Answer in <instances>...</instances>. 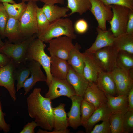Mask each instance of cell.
<instances>
[{
    "label": "cell",
    "mask_w": 133,
    "mask_h": 133,
    "mask_svg": "<svg viewBox=\"0 0 133 133\" xmlns=\"http://www.w3.org/2000/svg\"><path fill=\"white\" fill-rule=\"evenodd\" d=\"M41 90L40 88H35L27 97L28 114L31 118L35 119L38 126L51 131L53 127L51 100L42 96Z\"/></svg>",
    "instance_id": "cell-1"
},
{
    "label": "cell",
    "mask_w": 133,
    "mask_h": 133,
    "mask_svg": "<svg viewBox=\"0 0 133 133\" xmlns=\"http://www.w3.org/2000/svg\"><path fill=\"white\" fill-rule=\"evenodd\" d=\"M112 112L106 104L96 109L84 126L87 133H90L94 126L101 121L109 120Z\"/></svg>",
    "instance_id": "cell-20"
},
{
    "label": "cell",
    "mask_w": 133,
    "mask_h": 133,
    "mask_svg": "<svg viewBox=\"0 0 133 133\" xmlns=\"http://www.w3.org/2000/svg\"><path fill=\"white\" fill-rule=\"evenodd\" d=\"M39 1L45 4L49 5H54L56 4H64V0H39Z\"/></svg>",
    "instance_id": "cell-46"
},
{
    "label": "cell",
    "mask_w": 133,
    "mask_h": 133,
    "mask_svg": "<svg viewBox=\"0 0 133 133\" xmlns=\"http://www.w3.org/2000/svg\"><path fill=\"white\" fill-rule=\"evenodd\" d=\"M37 37L36 34L21 42L12 43L9 42L4 43L0 48V52L12 59L17 66L26 61L27 50L30 43Z\"/></svg>",
    "instance_id": "cell-5"
},
{
    "label": "cell",
    "mask_w": 133,
    "mask_h": 133,
    "mask_svg": "<svg viewBox=\"0 0 133 133\" xmlns=\"http://www.w3.org/2000/svg\"><path fill=\"white\" fill-rule=\"evenodd\" d=\"M90 133H111L109 120L103 121L101 123L95 126Z\"/></svg>",
    "instance_id": "cell-38"
},
{
    "label": "cell",
    "mask_w": 133,
    "mask_h": 133,
    "mask_svg": "<svg viewBox=\"0 0 133 133\" xmlns=\"http://www.w3.org/2000/svg\"><path fill=\"white\" fill-rule=\"evenodd\" d=\"M46 47L44 42L38 38L34 39L30 43L28 46L25 60H33L41 65L45 72L47 79L46 83L48 86L53 77L50 69V57L49 56L45 51Z\"/></svg>",
    "instance_id": "cell-3"
},
{
    "label": "cell",
    "mask_w": 133,
    "mask_h": 133,
    "mask_svg": "<svg viewBox=\"0 0 133 133\" xmlns=\"http://www.w3.org/2000/svg\"><path fill=\"white\" fill-rule=\"evenodd\" d=\"M1 106L0 98V130H2L4 133H7L10 131V126L5 120L4 116L6 114L3 112Z\"/></svg>",
    "instance_id": "cell-40"
},
{
    "label": "cell",
    "mask_w": 133,
    "mask_h": 133,
    "mask_svg": "<svg viewBox=\"0 0 133 133\" xmlns=\"http://www.w3.org/2000/svg\"><path fill=\"white\" fill-rule=\"evenodd\" d=\"M70 98L71 100L72 105L70 111L67 113L68 126L75 130L82 125L81 105L83 98L75 95Z\"/></svg>",
    "instance_id": "cell-17"
},
{
    "label": "cell",
    "mask_w": 133,
    "mask_h": 133,
    "mask_svg": "<svg viewBox=\"0 0 133 133\" xmlns=\"http://www.w3.org/2000/svg\"><path fill=\"white\" fill-rule=\"evenodd\" d=\"M30 69V76L24 82L23 87L25 92L24 95H26L35 85L39 81H46V75L42 72L41 65L36 61L32 60L26 61Z\"/></svg>",
    "instance_id": "cell-14"
},
{
    "label": "cell",
    "mask_w": 133,
    "mask_h": 133,
    "mask_svg": "<svg viewBox=\"0 0 133 133\" xmlns=\"http://www.w3.org/2000/svg\"><path fill=\"white\" fill-rule=\"evenodd\" d=\"M38 7L36 2H28L25 11L18 20L24 40L38 32L37 19V9Z\"/></svg>",
    "instance_id": "cell-4"
},
{
    "label": "cell",
    "mask_w": 133,
    "mask_h": 133,
    "mask_svg": "<svg viewBox=\"0 0 133 133\" xmlns=\"http://www.w3.org/2000/svg\"><path fill=\"white\" fill-rule=\"evenodd\" d=\"M72 40L66 36L52 39L48 43L47 50L50 56H55L67 61L74 45Z\"/></svg>",
    "instance_id": "cell-8"
},
{
    "label": "cell",
    "mask_w": 133,
    "mask_h": 133,
    "mask_svg": "<svg viewBox=\"0 0 133 133\" xmlns=\"http://www.w3.org/2000/svg\"><path fill=\"white\" fill-rule=\"evenodd\" d=\"M4 43L1 39V37L0 36V48L2 46L4 45Z\"/></svg>",
    "instance_id": "cell-49"
},
{
    "label": "cell",
    "mask_w": 133,
    "mask_h": 133,
    "mask_svg": "<svg viewBox=\"0 0 133 133\" xmlns=\"http://www.w3.org/2000/svg\"><path fill=\"white\" fill-rule=\"evenodd\" d=\"M37 126V123L34 121L28 122L25 125L23 129L20 132V133H34L35 129Z\"/></svg>",
    "instance_id": "cell-41"
},
{
    "label": "cell",
    "mask_w": 133,
    "mask_h": 133,
    "mask_svg": "<svg viewBox=\"0 0 133 133\" xmlns=\"http://www.w3.org/2000/svg\"><path fill=\"white\" fill-rule=\"evenodd\" d=\"M113 46L118 52L133 55V33H125L116 37Z\"/></svg>",
    "instance_id": "cell-27"
},
{
    "label": "cell",
    "mask_w": 133,
    "mask_h": 133,
    "mask_svg": "<svg viewBox=\"0 0 133 133\" xmlns=\"http://www.w3.org/2000/svg\"><path fill=\"white\" fill-rule=\"evenodd\" d=\"M113 13L109 22L110 30L116 37L126 33L127 26L130 10L125 7L116 5H110Z\"/></svg>",
    "instance_id": "cell-6"
},
{
    "label": "cell",
    "mask_w": 133,
    "mask_h": 133,
    "mask_svg": "<svg viewBox=\"0 0 133 133\" xmlns=\"http://www.w3.org/2000/svg\"><path fill=\"white\" fill-rule=\"evenodd\" d=\"M107 6L116 5L121 6L133 10V0H100Z\"/></svg>",
    "instance_id": "cell-37"
},
{
    "label": "cell",
    "mask_w": 133,
    "mask_h": 133,
    "mask_svg": "<svg viewBox=\"0 0 133 133\" xmlns=\"http://www.w3.org/2000/svg\"><path fill=\"white\" fill-rule=\"evenodd\" d=\"M17 66L11 59L6 65L0 68V86L4 87L7 90L14 101H16L17 98L13 73Z\"/></svg>",
    "instance_id": "cell-12"
},
{
    "label": "cell",
    "mask_w": 133,
    "mask_h": 133,
    "mask_svg": "<svg viewBox=\"0 0 133 133\" xmlns=\"http://www.w3.org/2000/svg\"><path fill=\"white\" fill-rule=\"evenodd\" d=\"M66 79L74 88L76 95L83 98L89 83L84 75L77 72L70 65Z\"/></svg>",
    "instance_id": "cell-18"
},
{
    "label": "cell",
    "mask_w": 133,
    "mask_h": 133,
    "mask_svg": "<svg viewBox=\"0 0 133 133\" xmlns=\"http://www.w3.org/2000/svg\"><path fill=\"white\" fill-rule=\"evenodd\" d=\"M37 133H70V130L67 128L65 129L55 130H54L51 131H48L47 130H43L39 129Z\"/></svg>",
    "instance_id": "cell-45"
},
{
    "label": "cell",
    "mask_w": 133,
    "mask_h": 133,
    "mask_svg": "<svg viewBox=\"0 0 133 133\" xmlns=\"http://www.w3.org/2000/svg\"><path fill=\"white\" fill-rule=\"evenodd\" d=\"M74 31L78 33L83 34L86 32L88 28L87 22L83 19L77 21L73 26Z\"/></svg>",
    "instance_id": "cell-39"
},
{
    "label": "cell",
    "mask_w": 133,
    "mask_h": 133,
    "mask_svg": "<svg viewBox=\"0 0 133 133\" xmlns=\"http://www.w3.org/2000/svg\"><path fill=\"white\" fill-rule=\"evenodd\" d=\"M66 7L71 10L70 15L75 13L82 15L90 10L91 6L90 0H67Z\"/></svg>",
    "instance_id": "cell-29"
},
{
    "label": "cell",
    "mask_w": 133,
    "mask_h": 133,
    "mask_svg": "<svg viewBox=\"0 0 133 133\" xmlns=\"http://www.w3.org/2000/svg\"><path fill=\"white\" fill-rule=\"evenodd\" d=\"M2 4L9 17L17 20L19 19L26 7V4L23 1L18 3Z\"/></svg>",
    "instance_id": "cell-30"
},
{
    "label": "cell",
    "mask_w": 133,
    "mask_h": 133,
    "mask_svg": "<svg viewBox=\"0 0 133 133\" xmlns=\"http://www.w3.org/2000/svg\"><path fill=\"white\" fill-rule=\"evenodd\" d=\"M98 35L92 45L85 51V52L94 53L98 50L104 47L113 46L116 37L111 31L104 30L98 27L96 28Z\"/></svg>",
    "instance_id": "cell-15"
},
{
    "label": "cell",
    "mask_w": 133,
    "mask_h": 133,
    "mask_svg": "<svg viewBox=\"0 0 133 133\" xmlns=\"http://www.w3.org/2000/svg\"><path fill=\"white\" fill-rule=\"evenodd\" d=\"M49 90L45 97L51 100L61 96H65L70 98L76 95L74 88L66 79H62L53 77L48 86Z\"/></svg>",
    "instance_id": "cell-9"
},
{
    "label": "cell",
    "mask_w": 133,
    "mask_h": 133,
    "mask_svg": "<svg viewBox=\"0 0 133 133\" xmlns=\"http://www.w3.org/2000/svg\"><path fill=\"white\" fill-rule=\"evenodd\" d=\"M83 53L84 62L83 75L89 82L96 83L99 74L105 71L93 53L85 52Z\"/></svg>",
    "instance_id": "cell-13"
},
{
    "label": "cell",
    "mask_w": 133,
    "mask_h": 133,
    "mask_svg": "<svg viewBox=\"0 0 133 133\" xmlns=\"http://www.w3.org/2000/svg\"><path fill=\"white\" fill-rule=\"evenodd\" d=\"M81 49L80 45L76 43L70 52L67 61L76 72L83 75L84 55L83 53L80 51Z\"/></svg>",
    "instance_id": "cell-23"
},
{
    "label": "cell",
    "mask_w": 133,
    "mask_h": 133,
    "mask_svg": "<svg viewBox=\"0 0 133 133\" xmlns=\"http://www.w3.org/2000/svg\"><path fill=\"white\" fill-rule=\"evenodd\" d=\"M126 112L112 113L109 119L111 133H124L123 120Z\"/></svg>",
    "instance_id": "cell-31"
},
{
    "label": "cell",
    "mask_w": 133,
    "mask_h": 133,
    "mask_svg": "<svg viewBox=\"0 0 133 133\" xmlns=\"http://www.w3.org/2000/svg\"><path fill=\"white\" fill-rule=\"evenodd\" d=\"M65 105L62 103L57 107L52 108L54 130H64L69 127L67 113L65 108Z\"/></svg>",
    "instance_id": "cell-24"
},
{
    "label": "cell",
    "mask_w": 133,
    "mask_h": 133,
    "mask_svg": "<svg viewBox=\"0 0 133 133\" xmlns=\"http://www.w3.org/2000/svg\"><path fill=\"white\" fill-rule=\"evenodd\" d=\"M22 1H23L24 2H29L30 1H33L35 2H36L37 1H39V0H22Z\"/></svg>",
    "instance_id": "cell-48"
},
{
    "label": "cell",
    "mask_w": 133,
    "mask_h": 133,
    "mask_svg": "<svg viewBox=\"0 0 133 133\" xmlns=\"http://www.w3.org/2000/svg\"><path fill=\"white\" fill-rule=\"evenodd\" d=\"M126 33H133V10H131L130 11Z\"/></svg>",
    "instance_id": "cell-42"
},
{
    "label": "cell",
    "mask_w": 133,
    "mask_h": 133,
    "mask_svg": "<svg viewBox=\"0 0 133 133\" xmlns=\"http://www.w3.org/2000/svg\"><path fill=\"white\" fill-rule=\"evenodd\" d=\"M95 109L91 103L83 99L81 105V120L82 125L84 126Z\"/></svg>",
    "instance_id": "cell-33"
},
{
    "label": "cell",
    "mask_w": 133,
    "mask_h": 133,
    "mask_svg": "<svg viewBox=\"0 0 133 133\" xmlns=\"http://www.w3.org/2000/svg\"><path fill=\"white\" fill-rule=\"evenodd\" d=\"M128 107V111H133V87L130 89L127 95Z\"/></svg>",
    "instance_id": "cell-43"
},
{
    "label": "cell",
    "mask_w": 133,
    "mask_h": 133,
    "mask_svg": "<svg viewBox=\"0 0 133 133\" xmlns=\"http://www.w3.org/2000/svg\"><path fill=\"white\" fill-rule=\"evenodd\" d=\"M91 6L90 10L98 24V27L107 30L106 22L111 20L113 13L110 6L105 5L100 0H90Z\"/></svg>",
    "instance_id": "cell-10"
},
{
    "label": "cell",
    "mask_w": 133,
    "mask_h": 133,
    "mask_svg": "<svg viewBox=\"0 0 133 133\" xmlns=\"http://www.w3.org/2000/svg\"><path fill=\"white\" fill-rule=\"evenodd\" d=\"M106 95H118L115 83L110 72L104 71L99 75L96 83Z\"/></svg>",
    "instance_id": "cell-19"
},
{
    "label": "cell",
    "mask_w": 133,
    "mask_h": 133,
    "mask_svg": "<svg viewBox=\"0 0 133 133\" xmlns=\"http://www.w3.org/2000/svg\"><path fill=\"white\" fill-rule=\"evenodd\" d=\"M50 71L53 77L66 79L70 65L67 61L55 56H50Z\"/></svg>",
    "instance_id": "cell-22"
},
{
    "label": "cell",
    "mask_w": 133,
    "mask_h": 133,
    "mask_svg": "<svg viewBox=\"0 0 133 133\" xmlns=\"http://www.w3.org/2000/svg\"><path fill=\"white\" fill-rule=\"evenodd\" d=\"M30 73V69L26 61L21 63L16 67L14 71L13 75L15 80L17 82L16 85L17 92L23 88L24 82L28 78Z\"/></svg>",
    "instance_id": "cell-28"
},
{
    "label": "cell",
    "mask_w": 133,
    "mask_h": 133,
    "mask_svg": "<svg viewBox=\"0 0 133 133\" xmlns=\"http://www.w3.org/2000/svg\"><path fill=\"white\" fill-rule=\"evenodd\" d=\"M118 95L128 94L133 87V69L128 70L118 66L110 72Z\"/></svg>",
    "instance_id": "cell-7"
},
{
    "label": "cell",
    "mask_w": 133,
    "mask_h": 133,
    "mask_svg": "<svg viewBox=\"0 0 133 133\" xmlns=\"http://www.w3.org/2000/svg\"><path fill=\"white\" fill-rule=\"evenodd\" d=\"M0 0L2 3H7L13 4L16 3L13 0Z\"/></svg>",
    "instance_id": "cell-47"
},
{
    "label": "cell",
    "mask_w": 133,
    "mask_h": 133,
    "mask_svg": "<svg viewBox=\"0 0 133 133\" xmlns=\"http://www.w3.org/2000/svg\"><path fill=\"white\" fill-rule=\"evenodd\" d=\"M74 31L73 23L70 19L60 18L50 23L44 31L36 34L37 38L47 43L52 39L62 36L75 39L76 35Z\"/></svg>",
    "instance_id": "cell-2"
},
{
    "label": "cell",
    "mask_w": 133,
    "mask_h": 133,
    "mask_svg": "<svg viewBox=\"0 0 133 133\" xmlns=\"http://www.w3.org/2000/svg\"><path fill=\"white\" fill-rule=\"evenodd\" d=\"M124 133L133 132V111H127L124 114L123 123Z\"/></svg>",
    "instance_id": "cell-35"
},
{
    "label": "cell",
    "mask_w": 133,
    "mask_h": 133,
    "mask_svg": "<svg viewBox=\"0 0 133 133\" xmlns=\"http://www.w3.org/2000/svg\"><path fill=\"white\" fill-rule=\"evenodd\" d=\"M2 4V3L1 2L0 0V7L1 6V5Z\"/></svg>",
    "instance_id": "cell-50"
},
{
    "label": "cell",
    "mask_w": 133,
    "mask_h": 133,
    "mask_svg": "<svg viewBox=\"0 0 133 133\" xmlns=\"http://www.w3.org/2000/svg\"><path fill=\"white\" fill-rule=\"evenodd\" d=\"M9 16L3 4L0 7V36L4 37V33Z\"/></svg>",
    "instance_id": "cell-36"
},
{
    "label": "cell",
    "mask_w": 133,
    "mask_h": 133,
    "mask_svg": "<svg viewBox=\"0 0 133 133\" xmlns=\"http://www.w3.org/2000/svg\"><path fill=\"white\" fill-rule=\"evenodd\" d=\"M83 99L93 104L95 109L107 104V102L106 95L93 82H89Z\"/></svg>",
    "instance_id": "cell-16"
},
{
    "label": "cell",
    "mask_w": 133,
    "mask_h": 133,
    "mask_svg": "<svg viewBox=\"0 0 133 133\" xmlns=\"http://www.w3.org/2000/svg\"><path fill=\"white\" fill-rule=\"evenodd\" d=\"M133 55L124 52H118L117 59V66L128 70H133Z\"/></svg>",
    "instance_id": "cell-32"
},
{
    "label": "cell",
    "mask_w": 133,
    "mask_h": 133,
    "mask_svg": "<svg viewBox=\"0 0 133 133\" xmlns=\"http://www.w3.org/2000/svg\"><path fill=\"white\" fill-rule=\"evenodd\" d=\"M42 9L50 23L67 16V13L69 10L66 7H61L55 4H45Z\"/></svg>",
    "instance_id": "cell-26"
},
{
    "label": "cell",
    "mask_w": 133,
    "mask_h": 133,
    "mask_svg": "<svg viewBox=\"0 0 133 133\" xmlns=\"http://www.w3.org/2000/svg\"><path fill=\"white\" fill-rule=\"evenodd\" d=\"M4 37H7L9 42L17 43L24 40L18 20L9 17L4 33Z\"/></svg>",
    "instance_id": "cell-21"
},
{
    "label": "cell",
    "mask_w": 133,
    "mask_h": 133,
    "mask_svg": "<svg viewBox=\"0 0 133 133\" xmlns=\"http://www.w3.org/2000/svg\"><path fill=\"white\" fill-rule=\"evenodd\" d=\"M118 52L113 45L100 49L93 54L104 70L111 72L117 66Z\"/></svg>",
    "instance_id": "cell-11"
},
{
    "label": "cell",
    "mask_w": 133,
    "mask_h": 133,
    "mask_svg": "<svg viewBox=\"0 0 133 133\" xmlns=\"http://www.w3.org/2000/svg\"><path fill=\"white\" fill-rule=\"evenodd\" d=\"M37 19L38 29L37 33H38L46 29L50 23L44 13L42 8L38 7L37 9Z\"/></svg>",
    "instance_id": "cell-34"
},
{
    "label": "cell",
    "mask_w": 133,
    "mask_h": 133,
    "mask_svg": "<svg viewBox=\"0 0 133 133\" xmlns=\"http://www.w3.org/2000/svg\"><path fill=\"white\" fill-rule=\"evenodd\" d=\"M127 95H118L116 96L106 95L107 104L112 113L126 112L128 111Z\"/></svg>",
    "instance_id": "cell-25"
},
{
    "label": "cell",
    "mask_w": 133,
    "mask_h": 133,
    "mask_svg": "<svg viewBox=\"0 0 133 133\" xmlns=\"http://www.w3.org/2000/svg\"><path fill=\"white\" fill-rule=\"evenodd\" d=\"M11 59L5 54L0 52V68L6 65Z\"/></svg>",
    "instance_id": "cell-44"
}]
</instances>
